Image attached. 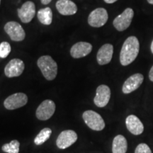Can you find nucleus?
<instances>
[{
  "instance_id": "nucleus-9",
  "label": "nucleus",
  "mask_w": 153,
  "mask_h": 153,
  "mask_svg": "<svg viewBox=\"0 0 153 153\" xmlns=\"http://www.w3.org/2000/svg\"><path fill=\"white\" fill-rule=\"evenodd\" d=\"M77 134L72 130H66L61 132L57 137L56 145L60 149H66L73 145L77 140Z\"/></svg>"
},
{
  "instance_id": "nucleus-14",
  "label": "nucleus",
  "mask_w": 153,
  "mask_h": 153,
  "mask_svg": "<svg viewBox=\"0 0 153 153\" xmlns=\"http://www.w3.org/2000/svg\"><path fill=\"white\" fill-rule=\"evenodd\" d=\"M92 51V45L87 42H78L72 45L70 55L73 58L78 59L86 57Z\"/></svg>"
},
{
  "instance_id": "nucleus-7",
  "label": "nucleus",
  "mask_w": 153,
  "mask_h": 153,
  "mask_svg": "<svg viewBox=\"0 0 153 153\" xmlns=\"http://www.w3.org/2000/svg\"><path fill=\"white\" fill-rule=\"evenodd\" d=\"M55 111V104L54 101L50 99L43 101L36 109V116L38 119L46 120L51 118L54 114Z\"/></svg>"
},
{
  "instance_id": "nucleus-4",
  "label": "nucleus",
  "mask_w": 153,
  "mask_h": 153,
  "mask_svg": "<svg viewBox=\"0 0 153 153\" xmlns=\"http://www.w3.org/2000/svg\"><path fill=\"white\" fill-rule=\"evenodd\" d=\"M134 16V11L131 8H127L123 11L122 14L115 18L113 22V25L118 31H123L129 27L131 24Z\"/></svg>"
},
{
  "instance_id": "nucleus-12",
  "label": "nucleus",
  "mask_w": 153,
  "mask_h": 153,
  "mask_svg": "<svg viewBox=\"0 0 153 153\" xmlns=\"http://www.w3.org/2000/svg\"><path fill=\"white\" fill-rule=\"evenodd\" d=\"M111 98V89L105 85H99L97 89L94 102L97 106L103 108L108 104Z\"/></svg>"
},
{
  "instance_id": "nucleus-16",
  "label": "nucleus",
  "mask_w": 153,
  "mask_h": 153,
  "mask_svg": "<svg viewBox=\"0 0 153 153\" xmlns=\"http://www.w3.org/2000/svg\"><path fill=\"white\" fill-rule=\"evenodd\" d=\"M55 6L58 12L63 16H72L77 11L76 4L71 0H58Z\"/></svg>"
},
{
  "instance_id": "nucleus-5",
  "label": "nucleus",
  "mask_w": 153,
  "mask_h": 153,
  "mask_svg": "<svg viewBox=\"0 0 153 153\" xmlns=\"http://www.w3.org/2000/svg\"><path fill=\"white\" fill-rule=\"evenodd\" d=\"M108 19V12L104 8L93 10L88 16V24L94 28H100L106 24Z\"/></svg>"
},
{
  "instance_id": "nucleus-25",
  "label": "nucleus",
  "mask_w": 153,
  "mask_h": 153,
  "mask_svg": "<svg viewBox=\"0 0 153 153\" xmlns=\"http://www.w3.org/2000/svg\"><path fill=\"white\" fill-rule=\"evenodd\" d=\"M51 1H52V0H41V3L43 4H44V5L48 4L49 3L51 2Z\"/></svg>"
},
{
  "instance_id": "nucleus-23",
  "label": "nucleus",
  "mask_w": 153,
  "mask_h": 153,
  "mask_svg": "<svg viewBox=\"0 0 153 153\" xmlns=\"http://www.w3.org/2000/svg\"><path fill=\"white\" fill-rule=\"evenodd\" d=\"M135 153H152L150 147L145 143H140L135 148Z\"/></svg>"
},
{
  "instance_id": "nucleus-22",
  "label": "nucleus",
  "mask_w": 153,
  "mask_h": 153,
  "mask_svg": "<svg viewBox=\"0 0 153 153\" xmlns=\"http://www.w3.org/2000/svg\"><path fill=\"white\" fill-rule=\"evenodd\" d=\"M11 48L10 44L8 42L4 41L0 43V57L6 58L10 54Z\"/></svg>"
},
{
  "instance_id": "nucleus-20",
  "label": "nucleus",
  "mask_w": 153,
  "mask_h": 153,
  "mask_svg": "<svg viewBox=\"0 0 153 153\" xmlns=\"http://www.w3.org/2000/svg\"><path fill=\"white\" fill-rule=\"evenodd\" d=\"M51 134H52V131L49 128H45L42 129L34 139V143L37 145L43 144L50 138Z\"/></svg>"
},
{
  "instance_id": "nucleus-6",
  "label": "nucleus",
  "mask_w": 153,
  "mask_h": 153,
  "mask_svg": "<svg viewBox=\"0 0 153 153\" xmlns=\"http://www.w3.org/2000/svg\"><path fill=\"white\" fill-rule=\"evenodd\" d=\"M4 29L13 41H22L26 37V33L24 28L21 24L16 22H7L5 24Z\"/></svg>"
},
{
  "instance_id": "nucleus-11",
  "label": "nucleus",
  "mask_w": 153,
  "mask_h": 153,
  "mask_svg": "<svg viewBox=\"0 0 153 153\" xmlns=\"http://www.w3.org/2000/svg\"><path fill=\"white\" fill-rule=\"evenodd\" d=\"M25 68L24 62L18 58L9 61L4 68L5 75L9 78L16 77L23 73Z\"/></svg>"
},
{
  "instance_id": "nucleus-10",
  "label": "nucleus",
  "mask_w": 153,
  "mask_h": 153,
  "mask_svg": "<svg viewBox=\"0 0 153 153\" xmlns=\"http://www.w3.org/2000/svg\"><path fill=\"white\" fill-rule=\"evenodd\" d=\"M18 16L24 24H28L36 15V5L33 1H26L20 9L17 10Z\"/></svg>"
},
{
  "instance_id": "nucleus-26",
  "label": "nucleus",
  "mask_w": 153,
  "mask_h": 153,
  "mask_svg": "<svg viewBox=\"0 0 153 153\" xmlns=\"http://www.w3.org/2000/svg\"><path fill=\"white\" fill-rule=\"evenodd\" d=\"M104 1L107 4H113L117 1L118 0H104Z\"/></svg>"
},
{
  "instance_id": "nucleus-1",
  "label": "nucleus",
  "mask_w": 153,
  "mask_h": 153,
  "mask_svg": "<svg viewBox=\"0 0 153 153\" xmlns=\"http://www.w3.org/2000/svg\"><path fill=\"white\" fill-rule=\"evenodd\" d=\"M140 51V43L135 36H130L123 44L120 53V62L123 66L131 64L136 59Z\"/></svg>"
},
{
  "instance_id": "nucleus-13",
  "label": "nucleus",
  "mask_w": 153,
  "mask_h": 153,
  "mask_svg": "<svg viewBox=\"0 0 153 153\" xmlns=\"http://www.w3.org/2000/svg\"><path fill=\"white\" fill-rule=\"evenodd\" d=\"M143 80H144V76L142 74L136 73L133 74L129 76L124 82L123 87H122V91L124 94L133 92L140 87V85L143 84Z\"/></svg>"
},
{
  "instance_id": "nucleus-28",
  "label": "nucleus",
  "mask_w": 153,
  "mask_h": 153,
  "mask_svg": "<svg viewBox=\"0 0 153 153\" xmlns=\"http://www.w3.org/2000/svg\"><path fill=\"white\" fill-rule=\"evenodd\" d=\"M147 1H148V2L149 4H150L153 5V0H147Z\"/></svg>"
},
{
  "instance_id": "nucleus-18",
  "label": "nucleus",
  "mask_w": 153,
  "mask_h": 153,
  "mask_svg": "<svg viewBox=\"0 0 153 153\" xmlns=\"http://www.w3.org/2000/svg\"><path fill=\"white\" fill-rule=\"evenodd\" d=\"M128 149V142L126 137L118 135L114 137L112 144L113 153H126Z\"/></svg>"
},
{
  "instance_id": "nucleus-8",
  "label": "nucleus",
  "mask_w": 153,
  "mask_h": 153,
  "mask_svg": "<svg viewBox=\"0 0 153 153\" xmlns=\"http://www.w3.org/2000/svg\"><path fill=\"white\" fill-rule=\"evenodd\" d=\"M28 97L24 93H16L5 99L4 106L7 109L14 110L21 108L27 104Z\"/></svg>"
},
{
  "instance_id": "nucleus-24",
  "label": "nucleus",
  "mask_w": 153,
  "mask_h": 153,
  "mask_svg": "<svg viewBox=\"0 0 153 153\" xmlns=\"http://www.w3.org/2000/svg\"><path fill=\"white\" fill-rule=\"evenodd\" d=\"M149 79H150V81L153 82V65L151 68L150 72H149Z\"/></svg>"
},
{
  "instance_id": "nucleus-29",
  "label": "nucleus",
  "mask_w": 153,
  "mask_h": 153,
  "mask_svg": "<svg viewBox=\"0 0 153 153\" xmlns=\"http://www.w3.org/2000/svg\"><path fill=\"white\" fill-rule=\"evenodd\" d=\"M0 4H1V0H0Z\"/></svg>"
},
{
  "instance_id": "nucleus-21",
  "label": "nucleus",
  "mask_w": 153,
  "mask_h": 153,
  "mask_svg": "<svg viewBox=\"0 0 153 153\" xmlns=\"http://www.w3.org/2000/svg\"><path fill=\"white\" fill-rule=\"evenodd\" d=\"M20 143L16 140L11 141L9 143H6L2 146V150L7 153H19Z\"/></svg>"
},
{
  "instance_id": "nucleus-3",
  "label": "nucleus",
  "mask_w": 153,
  "mask_h": 153,
  "mask_svg": "<svg viewBox=\"0 0 153 153\" xmlns=\"http://www.w3.org/2000/svg\"><path fill=\"white\" fill-rule=\"evenodd\" d=\"M82 118L88 127L93 131H100L105 128V122L98 113L94 111H86L82 115Z\"/></svg>"
},
{
  "instance_id": "nucleus-15",
  "label": "nucleus",
  "mask_w": 153,
  "mask_h": 153,
  "mask_svg": "<svg viewBox=\"0 0 153 153\" xmlns=\"http://www.w3.org/2000/svg\"><path fill=\"white\" fill-rule=\"evenodd\" d=\"M114 53V46L110 43L103 45L98 51L97 55V62L100 65L108 64L111 60Z\"/></svg>"
},
{
  "instance_id": "nucleus-2",
  "label": "nucleus",
  "mask_w": 153,
  "mask_h": 153,
  "mask_svg": "<svg viewBox=\"0 0 153 153\" xmlns=\"http://www.w3.org/2000/svg\"><path fill=\"white\" fill-rule=\"evenodd\" d=\"M37 65L47 80L52 81L55 79L57 74V64L52 57L43 55L38 60Z\"/></svg>"
},
{
  "instance_id": "nucleus-19",
  "label": "nucleus",
  "mask_w": 153,
  "mask_h": 153,
  "mask_svg": "<svg viewBox=\"0 0 153 153\" xmlns=\"http://www.w3.org/2000/svg\"><path fill=\"white\" fill-rule=\"evenodd\" d=\"M38 19L42 24L49 26L53 22V11L50 7L41 9L38 11Z\"/></svg>"
},
{
  "instance_id": "nucleus-17",
  "label": "nucleus",
  "mask_w": 153,
  "mask_h": 153,
  "mask_svg": "<svg viewBox=\"0 0 153 153\" xmlns=\"http://www.w3.org/2000/svg\"><path fill=\"white\" fill-rule=\"evenodd\" d=\"M126 124L127 129L135 135H140L144 131V126L141 120L135 115H130L126 118Z\"/></svg>"
},
{
  "instance_id": "nucleus-27",
  "label": "nucleus",
  "mask_w": 153,
  "mask_h": 153,
  "mask_svg": "<svg viewBox=\"0 0 153 153\" xmlns=\"http://www.w3.org/2000/svg\"><path fill=\"white\" fill-rule=\"evenodd\" d=\"M150 48H151V52H152V53L153 54V40H152V43H151Z\"/></svg>"
}]
</instances>
